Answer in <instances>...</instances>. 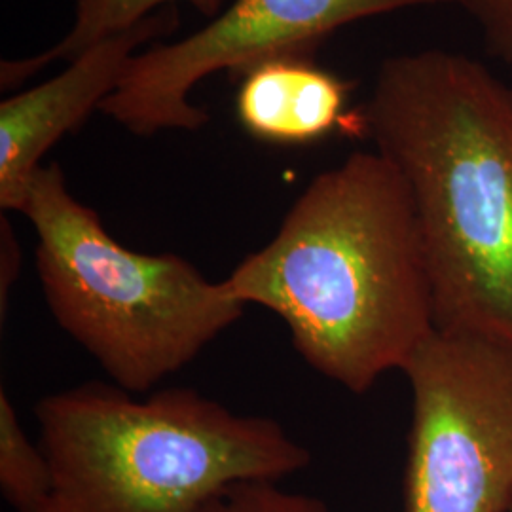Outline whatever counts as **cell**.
<instances>
[{
    "mask_svg": "<svg viewBox=\"0 0 512 512\" xmlns=\"http://www.w3.org/2000/svg\"><path fill=\"white\" fill-rule=\"evenodd\" d=\"M222 281L281 317L308 366L353 395L403 370L437 330L412 196L378 150L319 173L270 243Z\"/></svg>",
    "mask_w": 512,
    "mask_h": 512,
    "instance_id": "obj_1",
    "label": "cell"
},
{
    "mask_svg": "<svg viewBox=\"0 0 512 512\" xmlns=\"http://www.w3.org/2000/svg\"><path fill=\"white\" fill-rule=\"evenodd\" d=\"M361 114L410 190L437 330L512 346L511 84L458 52L393 55Z\"/></svg>",
    "mask_w": 512,
    "mask_h": 512,
    "instance_id": "obj_2",
    "label": "cell"
},
{
    "mask_svg": "<svg viewBox=\"0 0 512 512\" xmlns=\"http://www.w3.org/2000/svg\"><path fill=\"white\" fill-rule=\"evenodd\" d=\"M35 416L52 469L42 512H200L232 484L279 482L311 461L279 421L188 387L141 397L92 382L40 399Z\"/></svg>",
    "mask_w": 512,
    "mask_h": 512,
    "instance_id": "obj_3",
    "label": "cell"
},
{
    "mask_svg": "<svg viewBox=\"0 0 512 512\" xmlns=\"http://www.w3.org/2000/svg\"><path fill=\"white\" fill-rule=\"evenodd\" d=\"M21 215L37 234L48 310L124 391L145 395L183 370L247 308L183 256L137 253L112 238L57 162L38 169Z\"/></svg>",
    "mask_w": 512,
    "mask_h": 512,
    "instance_id": "obj_4",
    "label": "cell"
},
{
    "mask_svg": "<svg viewBox=\"0 0 512 512\" xmlns=\"http://www.w3.org/2000/svg\"><path fill=\"white\" fill-rule=\"evenodd\" d=\"M412 387L404 512L512 511V346L435 330Z\"/></svg>",
    "mask_w": 512,
    "mask_h": 512,
    "instance_id": "obj_5",
    "label": "cell"
},
{
    "mask_svg": "<svg viewBox=\"0 0 512 512\" xmlns=\"http://www.w3.org/2000/svg\"><path fill=\"white\" fill-rule=\"evenodd\" d=\"M439 4L452 0H230L200 31L133 55L99 110L139 137L196 131L209 122V112L190 101L203 78L241 76L274 57H313L325 38L355 21Z\"/></svg>",
    "mask_w": 512,
    "mask_h": 512,
    "instance_id": "obj_6",
    "label": "cell"
},
{
    "mask_svg": "<svg viewBox=\"0 0 512 512\" xmlns=\"http://www.w3.org/2000/svg\"><path fill=\"white\" fill-rule=\"evenodd\" d=\"M173 6L152 14L126 31L105 38L69 67L31 90L14 93L0 103V207L21 213L29 186L44 154L80 128L103 101L116 92L129 61L148 42L179 29Z\"/></svg>",
    "mask_w": 512,
    "mask_h": 512,
    "instance_id": "obj_7",
    "label": "cell"
},
{
    "mask_svg": "<svg viewBox=\"0 0 512 512\" xmlns=\"http://www.w3.org/2000/svg\"><path fill=\"white\" fill-rule=\"evenodd\" d=\"M351 92V82L321 69L313 57H274L239 76L236 118L256 141L283 147L336 133L365 137L361 107H349Z\"/></svg>",
    "mask_w": 512,
    "mask_h": 512,
    "instance_id": "obj_8",
    "label": "cell"
},
{
    "mask_svg": "<svg viewBox=\"0 0 512 512\" xmlns=\"http://www.w3.org/2000/svg\"><path fill=\"white\" fill-rule=\"evenodd\" d=\"M177 2L190 4L209 19L217 18L230 4V0H73V29L40 54L4 59L0 63V88L2 92L14 90L54 61H73L97 42L118 35Z\"/></svg>",
    "mask_w": 512,
    "mask_h": 512,
    "instance_id": "obj_9",
    "label": "cell"
},
{
    "mask_svg": "<svg viewBox=\"0 0 512 512\" xmlns=\"http://www.w3.org/2000/svg\"><path fill=\"white\" fill-rule=\"evenodd\" d=\"M0 492L16 512H42L52 492V469L29 439L10 395L0 391Z\"/></svg>",
    "mask_w": 512,
    "mask_h": 512,
    "instance_id": "obj_10",
    "label": "cell"
},
{
    "mask_svg": "<svg viewBox=\"0 0 512 512\" xmlns=\"http://www.w3.org/2000/svg\"><path fill=\"white\" fill-rule=\"evenodd\" d=\"M200 512H330L329 507L306 494L279 488V482H238L211 497Z\"/></svg>",
    "mask_w": 512,
    "mask_h": 512,
    "instance_id": "obj_11",
    "label": "cell"
},
{
    "mask_svg": "<svg viewBox=\"0 0 512 512\" xmlns=\"http://www.w3.org/2000/svg\"><path fill=\"white\" fill-rule=\"evenodd\" d=\"M480 31L484 48L512 65V0H452Z\"/></svg>",
    "mask_w": 512,
    "mask_h": 512,
    "instance_id": "obj_12",
    "label": "cell"
},
{
    "mask_svg": "<svg viewBox=\"0 0 512 512\" xmlns=\"http://www.w3.org/2000/svg\"><path fill=\"white\" fill-rule=\"evenodd\" d=\"M21 266H23V253L19 247L18 236L10 220L6 219V213H2L0 217V313H2V319L8 308L12 287L18 281Z\"/></svg>",
    "mask_w": 512,
    "mask_h": 512,
    "instance_id": "obj_13",
    "label": "cell"
},
{
    "mask_svg": "<svg viewBox=\"0 0 512 512\" xmlns=\"http://www.w3.org/2000/svg\"><path fill=\"white\" fill-rule=\"evenodd\" d=\"M512 512V511H511Z\"/></svg>",
    "mask_w": 512,
    "mask_h": 512,
    "instance_id": "obj_14",
    "label": "cell"
}]
</instances>
